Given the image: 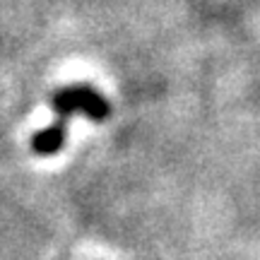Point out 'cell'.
I'll return each instance as SVG.
<instances>
[{"mask_svg": "<svg viewBox=\"0 0 260 260\" xmlns=\"http://www.w3.org/2000/svg\"><path fill=\"white\" fill-rule=\"evenodd\" d=\"M75 99H77V109H80V113H84V116L94 123L106 121L109 113H111L109 102H106L96 89L87 87V84H75Z\"/></svg>", "mask_w": 260, "mask_h": 260, "instance_id": "cell-1", "label": "cell"}, {"mask_svg": "<svg viewBox=\"0 0 260 260\" xmlns=\"http://www.w3.org/2000/svg\"><path fill=\"white\" fill-rule=\"evenodd\" d=\"M65 138H68V121L56 118L53 125L39 130L37 135L31 138V149L37 152L39 157H51V154H56V152L63 149Z\"/></svg>", "mask_w": 260, "mask_h": 260, "instance_id": "cell-2", "label": "cell"}]
</instances>
